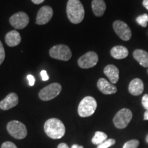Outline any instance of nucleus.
Segmentation results:
<instances>
[{
	"label": "nucleus",
	"instance_id": "obj_21",
	"mask_svg": "<svg viewBox=\"0 0 148 148\" xmlns=\"http://www.w3.org/2000/svg\"><path fill=\"white\" fill-rule=\"evenodd\" d=\"M136 23L140 26L145 27H147L148 23V15L147 14H143L141 15L138 16L137 18H136Z\"/></svg>",
	"mask_w": 148,
	"mask_h": 148
},
{
	"label": "nucleus",
	"instance_id": "obj_31",
	"mask_svg": "<svg viewBox=\"0 0 148 148\" xmlns=\"http://www.w3.org/2000/svg\"><path fill=\"white\" fill-rule=\"evenodd\" d=\"M143 5L148 10V0H143Z\"/></svg>",
	"mask_w": 148,
	"mask_h": 148
},
{
	"label": "nucleus",
	"instance_id": "obj_32",
	"mask_svg": "<svg viewBox=\"0 0 148 148\" xmlns=\"http://www.w3.org/2000/svg\"><path fill=\"white\" fill-rule=\"evenodd\" d=\"M143 119L144 120H148V110H146L145 112V113H144Z\"/></svg>",
	"mask_w": 148,
	"mask_h": 148
},
{
	"label": "nucleus",
	"instance_id": "obj_13",
	"mask_svg": "<svg viewBox=\"0 0 148 148\" xmlns=\"http://www.w3.org/2000/svg\"><path fill=\"white\" fill-rule=\"evenodd\" d=\"M97 86L98 89L105 95L114 94L117 91V88L116 86L104 78H99L97 82Z\"/></svg>",
	"mask_w": 148,
	"mask_h": 148
},
{
	"label": "nucleus",
	"instance_id": "obj_33",
	"mask_svg": "<svg viewBox=\"0 0 148 148\" xmlns=\"http://www.w3.org/2000/svg\"><path fill=\"white\" fill-rule=\"evenodd\" d=\"M71 148H84V147L82 145H77V144H75V145H73L71 146Z\"/></svg>",
	"mask_w": 148,
	"mask_h": 148
},
{
	"label": "nucleus",
	"instance_id": "obj_2",
	"mask_svg": "<svg viewBox=\"0 0 148 148\" xmlns=\"http://www.w3.org/2000/svg\"><path fill=\"white\" fill-rule=\"evenodd\" d=\"M44 130L47 136L53 139H59L65 134V126L60 119L51 118L45 121Z\"/></svg>",
	"mask_w": 148,
	"mask_h": 148
},
{
	"label": "nucleus",
	"instance_id": "obj_15",
	"mask_svg": "<svg viewBox=\"0 0 148 148\" xmlns=\"http://www.w3.org/2000/svg\"><path fill=\"white\" fill-rule=\"evenodd\" d=\"M143 82L140 78H134L130 82L128 90L131 95L134 96L140 95L143 92Z\"/></svg>",
	"mask_w": 148,
	"mask_h": 148
},
{
	"label": "nucleus",
	"instance_id": "obj_5",
	"mask_svg": "<svg viewBox=\"0 0 148 148\" xmlns=\"http://www.w3.org/2000/svg\"><path fill=\"white\" fill-rule=\"evenodd\" d=\"M7 130L12 137L16 139H23L27 136L26 126L21 122L13 120L7 124Z\"/></svg>",
	"mask_w": 148,
	"mask_h": 148
},
{
	"label": "nucleus",
	"instance_id": "obj_12",
	"mask_svg": "<svg viewBox=\"0 0 148 148\" xmlns=\"http://www.w3.org/2000/svg\"><path fill=\"white\" fill-rule=\"evenodd\" d=\"M18 103V95L14 92H10L3 100L0 101V108L3 110H8L16 106Z\"/></svg>",
	"mask_w": 148,
	"mask_h": 148
},
{
	"label": "nucleus",
	"instance_id": "obj_28",
	"mask_svg": "<svg viewBox=\"0 0 148 148\" xmlns=\"http://www.w3.org/2000/svg\"><path fill=\"white\" fill-rule=\"evenodd\" d=\"M40 75H41L42 79L43 81H47L49 79V76H48V74L45 70H42V71L40 72Z\"/></svg>",
	"mask_w": 148,
	"mask_h": 148
},
{
	"label": "nucleus",
	"instance_id": "obj_25",
	"mask_svg": "<svg viewBox=\"0 0 148 148\" xmlns=\"http://www.w3.org/2000/svg\"><path fill=\"white\" fill-rule=\"evenodd\" d=\"M142 105L146 110H148V94H145L142 97Z\"/></svg>",
	"mask_w": 148,
	"mask_h": 148
},
{
	"label": "nucleus",
	"instance_id": "obj_8",
	"mask_svg": "<svg viewBox=\"0 0 148 148\" xmlns=\"http://www.w3.org/2000/svg\"><path fill=\"white\" fill-rule=\"evenodd\" d=\"M112 27L114 32L118 36L121 40L127 41L131 38L132 36V31L130 28L127 23L121 21V20H116L114 21L112 24Z\"/></svg>",
	"mask_w": 148,
	"mask_h": 148
},
{
	"label": "nucleus",
	"instance_id": "obj_17",
	"mask_svg": "<svg viewBox=\"0 0 148 148\" xmlns=\"http://www.w3.org/2000/svg\"><path fill=\"white\" fill-rule=\"evenodd\" d=\"M133 57L142 66L148 67V52L147 51L140 49H135L133 51Z\"/></svg>",
	"mask_w": 148,
	"mask_h": 148
},
{
	"label": "nucleus",
	"instance_id": "obj_35",
	"mask_svg": "<svg viewBox=\"0 0 148 148\" xmlns=\"http://www.w3.org/2000/svg\"><path fill=\"white\" fill-rule=\"evenodd\" d=\"M147 73H148V69H147Z\"/></svg>",
	"mask_w": 148,
	"mask_h": 148
},
{
	"label": "nucleus",
	"instance_id": "obj_14",
	"mask_svg": "<svg viewBox=\"0 0 148 148\" xmlns=\"http://www.w3.org/2000/svg\"><path fill=\"white\" fill-rule=\"evenodd\" d=\"M103 73L112 84L117 83L119 79V70L113 64H108L103 69Z\"/></svg>",
	"mask_w": 148,
	"mask_h": 148
},
{
	"label": "nucleus",
	"instance_id": "obj_23",
	"mask_svg": "<svg viewBox=\"0 0 148 148\" xmlns=\"http://www.w3.org/2000/svg\"><path fill=\"white\" fill-rule=\"evenodd\" d=\"M139 145V141L136 139L128 140L123 145V148H138Z\"/></svg>",
	"mask_w": 148,
	"mask_h": 148
},
{
	"label": "nucleus",
	"instance_id": "obj_10",
	"mask_svg": "<svg viewBox=\"0 0 148 148\" xmlns=\"http://www.w3.org/2000/svg\"><path fill=\"white\" fill-rule=\"evenodd\" d=\"M29 21V18L28 15L24 12H16L9 18L10 25L17 29L25 28L28 25Z\"/></svg>",
	"mask_w": 148,
	"mask_h": 148
},
{
	"label": "nucleus",
	"instance_id": "obj_16",
	"mask_svg": "<svg viewBox=\"0 0 148 148\" xmlns=\"http://www.w3.org/2000/svg\"><path fill=\"white\" fill-rule=\"evenodd\" d=\"M5 41L7 45L9 47H15V46L19 45L21 41V35L16 30L10 31L5 35Z\"/></svg>",
	"mask_w": 148,
	"mask_h": 148
},
{
	"label": "nucleus",
	"instance_id": "obj_1",
	"mask_svg": "<svg viewBox=\"0 0 148 148\" xmlns=\"http://www.w3.org/2000/svg\"><path fill=\"white\" fill-rule=\"evenodd\" d=\"M66 15L72 23L78 24L83 21L85 11L79 0H69L66 4Z\"/></svg>",
	"mask_w": 148,
	"mask_h": 148
},
{
	"label": "nucleus",
	"instance_id": "obj_34",
	"mask_svg": "<svg viewBox=\"0 0 148 148\" xmlns=\"http://www.w3.org/2000/svg\"><path fill=\"white\" fill-rule=\"evenodd\" d=\"M145 140H146V142H147V143H148V134L147 135V136H146V138H145Z\"/></svg>",
	"mask_w": 148,
	"mask_h": 148
},
{
	"label": "nucleus",
	"instance_id": "obj_7",
	"mask_svg": "<svg viewBox=\"0 0 148 148\" xmlns=\"http://www.w3.org/2000/svg\"><path fill=\"white\" fill-rule=\"evenodd\" d=\"M61 90L62 86L59 83H52L40 90L38 97L42 101H49L56 97L60 93Z\"/></svg>",
	"mask_w": 148,
	"mask_h": 148
},
{
	"label": "nucleus",
	"instance_id": "obj_26",
	"mask_svg": "<svg viewBox=\"0 0 148 148\" xmlns=\"http://www.w3.org/2000/svg\"><path fill=\"white\" fill-rule=\"evenodd\" d=\"M1 148H17V147L12 142L5 141L1 145Z\"/></svg>",
	"mask_w": 148,
	"mask_h": 148
},
{
	"label": "nucleus",
	"instance_id": "obj_19",
	"mask_svg": "<svg viewBox=\"0 0 148 148\" xmlns=\"http://www.w3.org/2000/svg\"><path fill=\"white\" fill-rule=\"evenodd\" d=\"M128 49L122 45L114 46L110 50V54L112 58L117 59V60L125 58L128 56Z\"/></svg>",
	"mask_w": 148,
	"mask_h": 148
},
{
	"label": "nucleus",
	"instance_id": "obj_22",
	"mask_svg": "<svg viewBox=\"0 0 148 148\" xmlns=\"http://www.w3.org/2000/svg\"><path fill=\"white\" fill-rule=\"evenodd\" d=\"M116 143V140L114 138H109L103 142L102 143L97 145V148H108L114 145Z\"/></svg>",
	"mask_w": 148,
	"mask_h": 148
},
{
	"label": "nucleus",
	"instance_id": "obj_29",
	"mask_svg": "<svg viewBox=\"0 0 148 148\" xmlns=\"http://www.w3.org/2000/svg\"><path fill=\"white\" fill-rule=\"evenodd\" d=\"M57 148H69V147L67 145V144H66L64 143H62L59 144V145H58V147H57Z\"/></svg>",
	"mask_w": 148,
	"mask_h": 148
},
{
	"label": "nucleus",
	"instance_id": "obj_18",
	"mask_svg": "<svg viewBox=\"0 0 148 148\" xmlns=\"http://www.w3.org/2000/svg\"><path fill=\"white\" fill-rule=\"evenodd\" d=\"M92 10L96 16H103L106 9V5L103 0H92L91 3Z\"/></svg>",
	"mask_w": 148,
	"mask_h": 148
},
{
	"label": "nucleus",
	"instance_id": "obj_24",
	"mask_svg": "<svg viewBox=\"0 0 148 148\" xmlns=\"http://www.w3.org/2000/svg\"><path fill=\"white\" fill-rule=\"evenodd\" d=\"M5 59V49L3 47L2 42L0 40V65L3 63Z\"/></svg>",
	"mask_w": 148,
	"mask_h": 148
},
{
	"label": "nucleus",
	"instance_id": "obj_3",
	"mask_svg": "<svg viewBox=\"0 0 148 148\" xmlns=\"http://www.w3.org/2000/svg\"><path fill=\"white\" fill-rule=\"evenodd\" d=\"M97 103L95 99L91 96L83 98L79 103L77 112L81 117H88L92 115L97 109Z\"/></svg>",
	"mask_w": 148,
	"mask_h": 148
},
{
	"label": "nucleus",
	"instance_id": "obj_11",
	"mask_svg": "<svg viewBox=\"0 0 148 148\" xmlns=\"http://www.w3.org/2000/svg\"><path fill=\"white\" fill-rule=\"evenodd\" d=\"M53 14V9L49 5H44L38 10L36 16V23L42 25L47 23L52 18Z\"/></svg>",
	"mask_w": 148,
	"mask_h": 148
},
{
	"label": "nucleus",
	"instance_id": "obj_4",
	"mask_svg": "<svg viewBox=\"0 0 148 148\" xmlns=\"http://www.w3.org/2000/svg\"><path fill=\"white\" fill-rule=\"evenodd\" d=\"M132 119V112L128 108H122L118 111L113 118V123L116 128L124 129Z\"/></svg>",
	"mask_w": 148,
	"mask_h": 148
},
{
	"label": "nucleus",
	"instance_id": "obj_9",
	"mask_svg": "<svg viewBox=\"0 0 148 148\" xmlns=\"http://www.w3.org/2000/svg\"><path fill=\"white\" fill-rule=\"evenodd\" d=\"M99 58L95 51H88L80 57L77 60L78 66L82 69H89L97 64Z\"/></svg>",
	"mask_w": 148,
	"mask_h": 148
},
{
	"label": "nucleus",
	"instance_id": "obj_20",
	"mask_svg": "<svg viewBox=\"0 0 148 148\" xmlns=\"http://www.w3.org/2000/svg\"><path fill=\"white\" fill-rule=\"evenodd\" d=\"M108 136L106 133L100 132V131H97L95 133V135L92 138V143L94 145H99V144L102 143L105 140H107Z\"/></svg>",
	"mask_w": 148,
	"mask_h": 148
},
{
	"label": "nucleus",
	"instance_id": "obj_6",
	"mask_svg": "<svg viewBox=\"0 0 148 148\" xmlns=\"http://www.w3.org/2000/svg\"><path fill=\"white\" fill-rule=\"evenodd\" d=\"M49 56L52 58L56 60L67 61L72 56V53L70 48L65 45H56L49 49Z\"/></svg>",
	"mask_w": 148,
	"mask_h": 148
},
{
	"label": "nucleus",
	"instance_id": "obj_27",
	"mask_svg": "<svg viewBox=\"0 0 148 148\" xmlns=\"http://www.w3.org/2000/svg\"><path fill=\"white\" fill-rule=\"evenodd\" d=\"M27 80H28V83H29V86H34V83H35L34 77L32 75H28L27 76Z\"/></svg>",
	"mask_w": 148,
	"mask_h": 148
},
{
	"label": "nucleus",
	"instance_id": "obj_30",
	"mask_svg": "<svg viewBox=\"0 0 148 148\" xmlns=\"http://www.w3.org/2000/svg\"><path fill=\"white\" fill-rule=\"evenodd\" d=\"M31 1H32L34 4H40V3H42L45 0H31Z\"/></svg>",
	"mask_w": 148,
	"mask_h": 148
}]
</instances>
